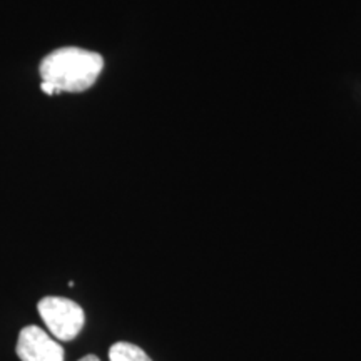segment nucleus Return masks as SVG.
I'll use <instances>...</instances> for the list:
<instances>
[{
    "instance_id": "obj_3",
    "label": "nucleus",
    "mask_w": 361,
    "mask_h": 361,
    "mask_svg": "<svg viewBox=\"0 0 361 361\" xmlns=\"http://www.w3.org/2000/svg\"><path fill=\"white\" fill-rule=\"evenodd\" d=\"M20 361H64V348L42 328H22L16 346Z\"/></svg>"
},
{
    "instance_id": "obj_2",
    "label": "nucleus",
    "mask_w": 361,
    "mask_h": 361,
    "mask_svg": "<svg viewBox=\"0 0 361 361\" xmlns=\"http://www.w3.org/2000/svg\"><path fill=\"white\" fill-rule=\"evenodd\" d=\"M37 311L49 333L59 341H72L79 336L85 323L84 310L62 296H45L39 301Z\"/></svg>"
},
{
    "instance_id": "obj_5",
    "label": "nucleus",
    "mask_w": 361,
    "mask_h": 361,
    "mask_svg": "<svg viewBox=\"0 0 361 361\" xmlns=\"http://www.w3.org/2000/svg\"><path fill=\"white\" fill-rule=\"evenodd\" d=\"M79 361H101V360H99L96 355H87V356H84V358H80Z\"/></svg>"
},
{
    "instance_id": "obj_1",
    "label": "nucleus",
    "mask_w": 361,
    "mask_h": 361,
    "mask_svg": "<svg viewBox=\"0 0 361 361\" xmlns=\"http://www.w3.org/2000/svg\"><path fill=\"white\" fill-rule=\"evenodd\" d=\"M104 69L101 54L79 47H62L40 62V89L47 96L61 92H84L96 82Z\"/></svg>"
},
{
    "instance_id": "obj_4",
    "label": "nucleus",
    "mask_w": 361,
    "mask_h": 361,
    "mask_svg": "<svg viewBox=\"0 0 361 361\" xmlns=\"http://www.w3.org/2000/svg\"><path fill=\"white\" fill-rule=\"evenodd\" d=\"M111 361H152L141 346L128 341L114 343L109 350Z\"/></svg>"
}]
</instances>
